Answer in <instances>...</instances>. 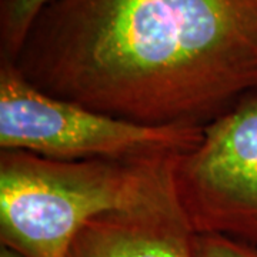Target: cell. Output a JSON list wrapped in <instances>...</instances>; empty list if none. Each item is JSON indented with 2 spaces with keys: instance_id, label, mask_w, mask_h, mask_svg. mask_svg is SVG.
<instances>
[{
  "instance_id": "6da1fadb",
  "label": "cell",
  "mask_w": 257,
  "mask_h": 257,
  "mask_svg": "<svg viewBox=\"0 0 257 257\" xmlns=\"http://www.w3.org/2000/svg\"><path fill=\"white\" fill-rule=\"evenodd\" d=\"M13 64L113 117L206 126L257 92V0H53Z\"/></svg>"
},
{
  "instance_id": "7a4b0ae2",
  "label": "cell",
  "mask_w": 257,
  "mask_h": 257,
  "mask_svg": "<svg viewBox=\"0 0 257 257\" xmlns=\"http://www.w3.org/2000/svg\"><path fill=\"white\" fill-rule=\"evenodd\" d=\"M177 157L57 160L2 150V247L22 257H64L77 233L100 216L179 207Z\"/></svg>"
},
{
  "instance_id": "3957f363",
  "label": "cell",
  "mask_w": 257,
  "mask_h": 257,
  "mask_svg": "<svg viewBox=\"0 0 257 257\" xmlns=\"http://www.w3.org/2000/svg\"><path fill=\"white\" fill-rule=\"evenodd\" d=\"M204 126H147L40 92L0 62V149L57 160H156L200 143Z\"/></svg>"
},
{
  "instance_id": "277c9868",
  "label": "cell",
  "mask_w": 257,
  "mask_h": 257,
  "mask_svg": "<svg viewBox=\"0 0 257 257\" xmlns=\"http://www.w3.org/2000/svg\"><path fill=\"white\" fill-rule=\"evenodd\" d=\"M176 202L194 234H219L257 247V92L203 128L177 157Z\"/></svg>"
},
{
  "instance_id": "5b68a950",
  "label": "cell",
  "mask_w": 257,
  "mask_h": 257,
  "mask_svg": "<svg viewBox=\"0 0 257 257\" xmlns=\"http://www.w3.org/2000/svg\"><path fill=\"white\" fill-rule=\"evenodd\" d=\"M179 207L104 214L83 227L64 257H196Z\"/></svg>"
},
{
  "instance_id": "8992f818",
  "label": "cell",
  "mask_w": 257,
  "mask_h": 257,
  "mask_svg": "<svg viewBox=\"0 0 257 257\" xmlns=\"http://www.w3.org/2000/svg\"><path fill=\"white\" fill-rule=\"evenodd\" d=\"M53 0H0V62L13 63L40 13Z\"/></svg>"
},
{
  "instance_id": "52a82bcc",
  "label": "cell",
  "mask_w": 257,
  "mask_h": 257,
  "mask_svg": "<svg viewBox=\"0 0 257 257\" xmlns=\"http://www.w3.org/2000/svg\"><path fill=\"white\" fill-rule=\"evenodd\" d=\"M196 257H257V247L219 234H194Z\"/></svg>"
},
{
  "instance_id": "ba28073f",
  "label": "cell",
  "mask_w": 257,
  "mask_h": 257,
  "mask_svg": "<svg viewBox=\"0 0 257 257\" xmlns=\"http://www.w3.org/2000/svg\"><path fill=\"white\" fill-rule=\"evenodd\" d=\"M0 257H22L18 253H15V251H12L9 248L6 247H2L0 248Z\"/></svg>"
}]
</instances>
